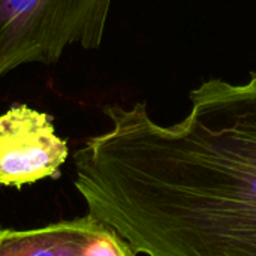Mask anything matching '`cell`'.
<instances>
[{"label":"cell","instance_id":"obj_4","mask_svg":"<svg viewBox=\"0 0 256 256\" xmlns=\"http://www.w3.org/2000/svg\"><path fill=\"white\" fill-rule=\"evenodd\" d=\"M0 256H136L110 226L92 216L33 230L0 226Z\"/></svg>","mask_w":256,"mask_h":256},{"label":"cell","instance_id":"obj_1","mask_svg":"<svg viewBox=\"0 0 256 256\" xmlns=\"http://www.w3.org/2000/svg\"><path fill=\"white\" fill-rule=\"evenodd\" d=\"M190 102L172 126L146 104L105 106L111 128L74 153V184L135 255L256 256V74Z\"/></svg>","mask_w":256,"mask_h":256},{"label":"cell","instance_id":"obj_3","mask_svg":"<svg viewBox=\"0 0 256 256\" xmlns=\"http://www.w3.org/2000/svg\"><path fill=\"white\" fill-rule=\"evenodd\" d=\"M68 156V142L56 134L48 114L14 105L0 116V186L21 189L57 178Z\"/></svg>","mask_w":256,"mask_h":256},{"label":"cell","instance_id":"obj_2","mask_svg":"<svg viewBox=\"0 0 256 256\" xmlns=\"http://www.w3.org/2000/svg\"><path fill=\"white\" fill-rule=\"evenodd\" d=\"M112 0H0V75L52 64L70 45L100 46Z\"/></svg>","mask_w":256,"mask_h":256}]
</instances>
